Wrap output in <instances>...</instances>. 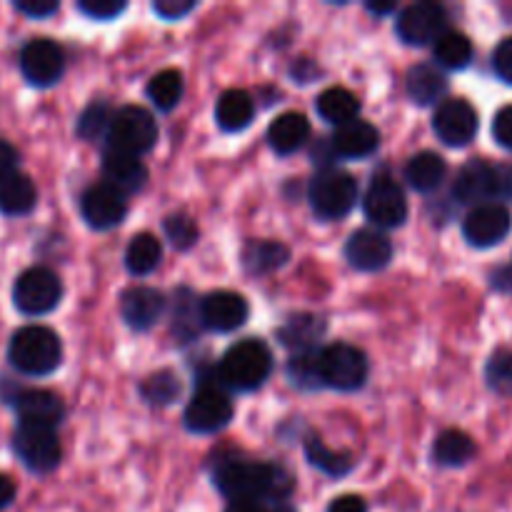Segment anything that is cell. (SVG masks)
<instances>
[{
    "label": "cell",
    "mask_w": 512,
    "mask_h": 512,
    "mask_svg": "<svg viewBox=\"0 0 512 512\" xmlns=\"http://www.w3.org/2000/svg\"><path fill=\"white\" fill-rule=\"evenodd\" d=\"M433 130L450 148H463L478 135V113L468 100H443L435 110Z\"/></svg>",
    "instance_id": "cell-13"
},
{
    "label": "cell",
    "mask_w": 512,
    "mask_h": 512,
    "mask_svg": "<svg viewBox=\"0 0 512 512\" xmlns=\"http://www.w3.org/2000/svg\"><path fill=\"white\" fill-rule=\"evenodd\" d=\"M328 512H368V505H365V500L358 498V495H343V498L330 503Z\"/></svg>",
    "instance_id": "cell-48"
},
{
    "label": "cell",
    "mask_w": 512,
    "mask_h": 512,
    "mask_svg": "<svg viewBox=\"0 0 512 512\" xmlns=\"http://www.w3.org/2000/svg\"><path fill=\"white\" fill-rule=\"evenodd\" d=\"M38 190L33 180L23 173H13L10 178L0 180V213L5 215H28L35 208Z\"/></svg>",
    "instance_id": "cell-28"
},
{
    "label": "cell",
    "mask_w": 512,
    "mask_h": 512,
    "mask_svg": "<svg viewBox=\"0 0 512 512\" xmlns=\"http://www.w3.org/2000/svg\"><path fill=\"white\" fill-rule=\"evenodd\" d=\"M213 480L230 500H278L283 503L293 490L288 470L270 463H248L238 458H220L215 463Z\"/></svg>",
    "instance_id": "cell-1"
},
{
    "label": "cell",
    "mask_w": 512,
    "mask_h": 512,
    "mask_svg": "<svg viewBox=\"0 0 512 512\" xmlns=\"http://www.w3.org/2000/svg\"><path fill=\"white\" fill-rule=\"evenodd\" d=\"M305 453H308L310 463H313L315 468L333 475V478H340V475L353 470V458H350L348 453H343V450H330L328 445L320 438H315V435H310V438L305 440Z\"/></svg>",
    "instance_id": "cell-35"
},
{
    "label": "cell",
    "mask_w": 512,
    "mask_h": 512,
    "mask_svg": "<svg viewBox=\"0 0 512 512\" xmlns=\"http://www.w3.org/2000/svg\"><path fill=\"white\" fill-rule=\"evenodd\" d=\"M485 378L488 385L500 395H512V353L510 350H498L493 358L488 360L485 368Z\"/></svg>",
    "instance_id": "cell-40"
},
{
    "label": "cell",
    "mask_w": 512,
    "mask_h": 512,
    "mask_svg": "<svg viewBox=\"0 0 512 512\" xmlns=\"http://www.w3.org/2000/svg\"><path fill=\"white\" fill-rule=\"evenodd\" d=\"M453 193L460 203L475 205V208L485 205L490 198H500L498 168L485 160H470L460 168Z\"/></svg>",
    "instance_id": "cell-17"
},
{
    "label": "cell",
    "mask_w": 512,
    "mask_h": 512,
    "mask_svg": "<svg viewBox=\"0 0 512 512\" xmlns=\"http://www.w3.org/2000/svg\"><path fill=\"white\" fill-rule=\"evenodd\" d=\"M103 175L105 183L113 185L123 195H130L143 190L145 180H148V168H145L138 155L108 148L103 155Z\"/></svg>",
    "instance_id": "cell-21"
},
{
    "label": "cell",
    "mask_w": 512,
    "mask_h": 512,
    "mask_svg": "<svg viewBox=\"0 0 512 512\" xmlns=\"http://www.w3.org/2000/svg\"><path fill=\"white\" fill-rule=\"evenodd\" d=\"M110 148L123 150L130 155H143L158 140V123L153 115L140 105H125L113 115V123L108 130Z\"/></svg>",
    "instance_id": "cell-6"
},
{
    "label": "cell",
    "mask_w": 512,
    "mask_h": 512,
    "mask_svg": "<svg viewBox=\"0 0 512 512\" xmlns=\"http://www.w3.org/2000/svg\"><path fill=\"white\" fill-rule=\"evenodd\" d=\"M345 258L355 270L363 273H375L383 270L393 258V245L378 230H358L350 235L348 245H345Z\"/></svg>",
    "instance_id": "cell-19"
},
{
    "label": "cell",
    "mask_w": 512,
    "mask_h": 512,
    "mask_svg": "<svg viewBox=\"0 0 512 512\" xmlns=\"http://www.w3.org/2000/svg\"><path fill=\"white\" fill-rule=\"evenodd\" d=\"M248 300L233 290H215L200 300V323L215 333H233L248 320Z\"/></svg>",
    "instance_id": "cell-16"
},
{
    "label": "cell",
    "mask_w": 512,
    "mask_h": 512,
    "mask_svg": "<svg viewBox=\"0 0 512 512\" xmlns=\"http://www.w3.org/2000/svg\"><path fill=\"white\" fill-rule=\"evenodd\" d=\"M225 512H270L263 500H230Z\"/></svg>",
    "instance_id": "cell-49"
},
{
    "label": "cell",
    "mask_w": 512,
    "mask_h": 512,
    "mask_svg": "<svg viewBox=\"0 0 512 512\" xmlns=\"http://www.w3.org/2000/svg\"><path fill=\"white\" fill-rule=\"evenodd\" d=\"M165 233H168L170 243L180 250H188L190 245L198 240V225L190 215L185 213H175L165 220Z\"/></svg>",
    "instance_id": "cell-41"
},
{
    "label": "cell",
    "mask_w": 512,
    "mask_h": 512,
    "mask_svg": "<svg viewBox=\"0 0 512 512\" xmlns=\"http://www.w3.org/2000/svg\"><path fill=\"white\" fill-rule=\"evenodd\" d=\"M8 360L23 375H50L63 360V345L50 328L28 325L13 335L8 345Z\"/></svg>",
    "instance_id": "cell-2"
},
{
    "label": "cell",
    "mask_w": 512,
    "mask_h": 512,
    "mask_svg": "<svg viewBox=\"0 0 512 512\" xmlns=\"http://www.w3.org/2000/svg\"><path fill=\"white\" fill-rule=\"evenodd\" d=\"M15 10H20L28 18H48V15L58 13V3L55 0H18Z\"/></svg>",
    "instance_id": "cell-46"
},
{
    "label": "cell",
    "mask_w": 512,
    "mask_h": 512,
    "mask_svg": "<svg viewBox=\"0 0 512 512\" xmlns=\"http://www.w3.org/2000/svg\"><path fill=\"white\" fill-rule=\"evenodd\" d=\"M63 298V283L48 268H30L20 273L13 285V303L25 315H45L58 308Z\"/></svg>",
    "instance_id": "cell-7"
},
{
    "label": "cell",
    "mask_w": 512,
    "mask_h": 512,
    "mask_svg": "<svg viewBox=\"0 0 512 512\" xmlns=\"http://www.w3.org/2000/svg\"><path fill=\"white\" fill-rule=\"evenodd\" d=\"M493 70L500 80L512 85V38H505L493 53Z\"/></svg>",
    "instance_id": "cell-43"
},
{
    "label": "cell",
    "mask_w": 512,
    "mask_h": 512,
    "mask_svg": "<svg viewBox=\"0 0 512 512\" xmlns=\"http://www.w3.org/2000/svg\"><path fill=\"white\" fill-rule=\"evenodd\" d=\"M280 340L288 348L305 353V350H313V345L318 343V338L323 335V323L313 315H295L288 323L280 328Z\"/></svg>",
    "instance_id": "cell-32"
},
{
    "label": "cell",
    "mask_w": 512,
    "mask_h": 512,
    "mask_svg": "<svg viewBox=\"0 0 512 512\" xmlns=\"http://www.w3.org/2000/svg\"><path fill=\"white\" fill-rule=\"evenodd\" d=\"M18 153H15V148L10 143H5V140H0V180L10 178L13 173H18Z\"/></svg>",
    "instance_id": "cell-47"
},
{
    "label": "cell",
    "mask_w": 512,
    "mask_h": 512,
    "mask_svg": "<svg viewBox=\"0 0 512 512\" xmlns=\"http://www.w3.org/2000/svg\"><path fill=\"white\" fill-rule=\"evenodd\" d=\"M448 13H445L443 5L438 3H413L400 13L398 30L400 40L408 45H428L438 43L448 30Z\"/></svg>",
    "instance_id": "cell-10"
},
{
    "label": "cell",
    "mask_w": 512,
    "mask_h": 512,
    "mask_svg": "<svg viewBox=\"0 0 512 512\" xmlns=\"http://www.w3.org/2000/svg\"><path fill=\"white\" fill-rule=\"evenodd\" d=\"M475 455V443L463 430H445L433 443V460L443 468H460Z\"/></svg>",
    "instance_id": "cell-30"
},
{
    "label": "cell",
    "mask_w": 512,
    "mask_h": 512,
    "mask_svg": "<svg viewBox=\"0 0 512 512\" xmlns=\"http://www.w3.org/2000/svg\"><path fill=\"white\" fill-rule=\"evenodd\" d=\"M160 255H163L160 240L150 233H140L125 250V265L133 275H148L160 265Z\"/></svg>",
    "instance_id": "cell-31"
},
{
    "label": "cell",
    "mask_w": 512,
    "mask_h": 512,
    "mask_svg": "<svg viewBox=\"0 0 512 512\" xmlns=\"http://www.w3.org/2000/svg\"><path fill=\"white\" fill-rule=\"evenodd\" d=\"M405 90H408L413 103L433 105L438 103V100L445 95V90H448V80H445V73L438 68V65L420 63L408 70Z\"/></svg>",
    "instance_id": "cell-24"
},
{
    "label": "cell",
    "mask_w": 512,
    "mask_h": 512,
    "mask_svg": "<svg viewBox=\"0 0 512 512\" xmlns=\"http://www.w3.org/2000/svg\"><path fill=\"white\" fill-rule=\"evenodd\" d=\"M365 8H368L370 13H373V15H385V13H393V10H395V5H393V3H385V5H375V3H368V5H365Z\"/></svg>",
    "instance_id": "cell-51"
},
{
    "label": "cell",
    "mask_w": 512,
    "mask_h": 512,
    "mask_svg": "<svg viewBox=\"0 0 512 512\" xmlns=\"http://www.w3.org/2000/svg\"><path fill=\"white\" fill-rule=\"evenodd\" d=\"M20 70L23 78L35 88H48L63 78L65 55L58 43L48 38H35L20 50Z\"/></svg>",
    "instance_id": "cell-12"
},
{
    "label": "cell",
    "mask_w": 512,
    "mask_h": 512,
    "mask_svg": "<svg viewBox=\"0 0 512 512\" xmlns=\"http://www.w3.org/2000/svg\"><path fill=\"white\" fill-rule=\"evenodd\" d=\"M113 110H110L108 103H103V100H95V103H90L88 108L80 113L78 118V135L83 140H95L100 138L103 133H108L110 130V123H113Z\"/></svg>",
    "instance_id": "cell-38"
},
{
    "label": "cell",
    "mask_w": 512,
    "mask_h": 512,
    "mask_svg": "<svg viewBox=\"0 0 512 512\" xmlns=\"http://www.w3.org/2000/svg\"><path fill=\"white\" fill-rule=\"evenodd\" d=\"M318 373L325 388L353 393L368 380V360L355 345L335 343L318 353Z\"/></svg>",
    "instance_id": "cell-5"
},
{
    "label": "cell",
    "mask_w": 512,
    "mask_h": 512,
    "mask_svg": "<svg viewBox=\"0 0 512 512\" xmlns=\"http://www.w3.org/2000/svg\"><path fill=\"white\" fill-rule=\"evenodd\" d=\"M435 60H438V65H443L448 70L468 68L470 60H473V43L468 40V35L448 30L435 43Z\"/></svg>",
    "instance_id": "cell-34"
},
{
    "label": "cell",
    "mask_w": 512,
    "mask_h": 512,
    "mask_svg": "<svg viewBox=\"0 0 512 512\" xmlns=\"http://www.w3.org/2000/svg\"><path fill=\"white\" fill-rule=\"evenodd\" d=\"M13 450L25 468L40 475L58 468L63 455L55 430L38 428V425H18L13 435Z\"/></svg>",
    "instance_id": "cell-8"
},
{
    "label": "cell",
    "mask_w": 512,
    "mask_h": 512,
    "mask_svg": "<svg viewBox=\"0 0 512 512\" xmlns=\"http://www.w3.org/2000/svg\"><path fill=\"white\" fill-rule=\"evenodd\" d=\"M363 210L378 228H400L408 218V200L393 178H375L365 193Z\"/></svg>",
    "instance_id": "cell-11"
},
{
    "label": "cell",
    "mask_w": 512,
    "mask_h": 512,
    "mask_svg": "<svg viewBox=\"0 0 512 512\" xmlns=\"http://www.w3.org/2000/svg\"><path fill=\"white\" fill-rule=\"evenodd\" d=\"M165 310V298L160 290L148 285H133L120 295V315L133 330H148L160 320Z\"/></svg>",
    "instance_id": "cell-20"
},
{
    "label": "cell",
    "mask_w": 512,
    "mask_h": 512,
    "mask_svg": "<svg viewBox=\"0 0 512 512\" xmlns=\"http://www.w3.org/2000/svg\"><path fill=\"white\" fill-rule=\"evenodd\" d=\"M78 10L93 20H113L125 10L123 0H80Z\"/></svg>",
    "instance_id": "cell-42"
},
{
    "label": "cell",
    "mask_w": 512,
    "mask_h": 512,
    "mask_svg": "<svg viewBox=\"0 0 512 512\" xmlns=\"http://www.w3.org/2000/svg\"><path fill=\"white\" fill-rule=\"evenodd\" d=\"M510 228V210L500 203H485L470 210L463 223V235L475 248H493L500 240H505Z\"/></svg>",
    "instance_id": "cell-15"
},
{
    "label": "cell",
    "mask_w": 512,
    "mask_h": 512,
    "mask_svg": "<svg viewBox=\"0 0 512 512\" xmlns=\"http://www.w3.org/2000/svg\"><path fill=\"white\" fill-rule=\"evenodd\" d=\"M310 123L303 113H283L268 130L270 148L278 155H293L308 143Z\"/></svg>",
    "instance_id": "cell-23"
},
{
    "label": "cell",
    "mask_w": 512,
    "mask_h": 512,
    "mask_svg": "<svg viewBox=\"0 0 512 512\" xmlns=\"http://www.w3.org/2000/svg\"><path fill=\"white\" fill-rule=\"evenodd\" d=\"M200 323V305L190 295V290H178L175 293V308H173V333L178 340H190L198 330Z\"/></svg>",
    "instance_id": "cell-36"
},
{
    "label": "cell",
    "mask_w": 512,
    "mask_h": 512,
    "mask_svg": "<svg viewBox=\"0 0 512 512\" xmlns=\"http://www.w3.org/2000/svg\"><path fill=\"white\" fill-rule=\"evenodd\" d=\"M155 13L163 20H180L195 10V0H158L153 5Z\"/></svg>",
    "instance_id": "cell-44"
},
{
    "label": "cell",
    "mask_w": 512,
    "mask_h": 512,
    "mask_svg": "<svg viewBox=\"0 0 512 512\" xmlns=\"http://www.w3.org/2000/svg\"><path fill=\"white\" fill-rule=\"evenodd\" d=\"M270 370H273V353L268 345L263 340L248 338L225 353V358L220 360L218 378L225 388L250 393L268 380Z\"/></svg>",
    "instance_id": "cell-3"
},
{
    "label": "cell",
    "mask_w": 512,
    "mask_h": 512,
    "mask_svg": "<svg viewBox=\"0 0 512 512\" xmlns=\"http://www.w3.org/2000/svg\"><path fill=\"white\" fill-rule=\"evenodd\" d=\"M20 425H38V428L55 430L65 418V405L50 390H20L10 398Z\"/></svg>",
    "instance_id": "cell-18"
},
{
    "label": "cell",
    "mask_w": 512,
    "mask_h": 512,
    "mask_svg": "<svg viewBox=\"0 0 512 512\" xmlns=\"http://www.w3.org/2000/svg\"><path fill=\"white\" fill-rule=\"evenodd\" d=\"M318 353L320 350H305V353L293 355L288 365L290 380L300 388H323L320 383V373H318Z\"/></svg>",
    "instance_id": "cell-39"
},
{
    "label": "cell",
    "mask_w": 512,
    "mask_h": 512,
    "mask_svg": "<svg viewBox=\"0 0 512 512\" xmlns=\"http://www.w3.org/2000/svg\"><path fill=\"white\" fill-rule=\"evenodd\" d=\"M445 175H448V165L433 150H423V153L413 155L408 160V165H405V180L418 193H433V190H438L443 185Z\"/></svg>",
    "instance_id": "cell-25"
},
{
    "label": "cell",
    "mask_w": 512,
    "mask_h": 512,
    "mask_svg": "<svg viewBox=\"0 0 512 512\" xmlns=\"http://www.w3.org/2000/svg\"><path fill=\"white\" fill-rule=\"evenodd\" d=\"M290 260V250L275 240H250L243 248V268L248 275H268L283 268Z\"/></svg>",
    "instance_id": "cell-27"
},
{
    "label": "cell",
    "mask_w": 512,
    "mask_h": 512,
    "mask_svg": "<svg viewBox=\"0 0 512 512\" xmlns=\"http://www.w3.org/2000/svg\"><path fill=\"white\" fill-rule=\"evenodd\" d=\"M80 213L93 230H110L123 223L128 203L120 190L108 183H95L80 198Z\"/></svg>",
    "instance_id": "cell-14"
},
{
    "label": "cell",
    "mask_w": 512,
    "mask_h": 512,
    "mask_svg": "<svg viewBox=\"0 0 512 512\" xmlns=\"http://www.w3.org/2000/svg\"><path fill=\"white\" fill-rule=\"evenodd\" d=\"M183 418L185 428H188L190 433H218V430H223L225 425L233 420V403H230V398L220 388H215V385H203V388L190 398Z\"/></svg>",
    "instance_id": "cell-9"
},
{
    "label": "cell",
    "mask_w": 512,
    "mask_h": 512,
    "mask_svg": "<svg viewBox=\"0 0 512 512\" xmlns=\"http://www.w3.org/2000/svg\"><path fill=\"white\" fill-rule=\"evenodd\" d=\"M183 90L185 83L180 70L168 68L160 70V73H155L153 78H150L148 98L153 100V105L158 110H173L175 105L180 103V98H183Z\"/></svg>",
    "instance_id": "cell-33"
},
{
    "label": "cell",
    "mask_w": 512,
    "mask_h": 512,
    "mask_svg": "<svg viewBox=\"0 0 512 512\" xmlns=\"http://www.w3.org/2000/svg\"><path fill=\"white\" fill-rule=\"evenodd\" d=\"M15 500V483L8 478V475L0 473V510L8 508Z\"/></svg>",
    "instance_id": "cell-50"
},
{
    "label": "cell",
    "mask_w": 512,
    "mask_h": 512,
    "mask_svg": "<svg viewBox=\"0 0 512 512\" xmlns=\"http://www.w3.org/2000/svg\"><path fill=\"white\" fill-rule=\"evenodd\" d=\"M493 135L503 148L512 150V105H505L503 110H498L493 120Z\"/></svg>",
    "instance_id": "cell-45"
},
{
    "label": "cell",
    "mask_w": 512,
    "mask_h": 512,
    "mask_svg": "<svg viewBox=\"0 0 512 512\" xmlns=\"http://www.w3.org/2000/svg\"><path fill=\"white\" fill-rule=\"evenodd\" d=\"M330 145H333L338 158L360 160L368 158V155H373L375 150H378L380 135L378 130L370 123H365V120H350V123L340 125V128L335 130V135L330 138Z\"/></svg>",
    "instance_id": "cell-22"
},
{
    "label": "cell",
    "mask_w": 512,
    "mask_h": 512,
    "mask_svg": "<svg viewBox=\"0 0 512 512\" xmlns=\"http://www.w3.org/2000/svg\"><path fill=\"white\" fill-rule=\"evenodd\" d=\"M310 208L318 218L338 220L345 218L358 203V183L350 173L335 168H325L310 180L308 188Z\"/></svg>",
    "instance_id": "cell-4"
},
{
    "label": "cell",
    "mask_w": 512,
    "mask_h": 512,
    "mask_svg": "<svg viewBox=\"0 0 512 512\" xmlns=\"http://www.w3.org/2000/svg\"><path fill=\"white\" fill-rule=\"evenodd\" d=\"M180 390H183V385H180L178 375L170 373V370H158V373H153L143 385H140V395H143L150 405L175 403Z\"/></svg>",
    "instance_id": "cell-37"
},
{
    "label": "cell",
    "mask_w": 512,
    "mask_h": 512,
    "mask_svg": "<svg viewBox=\"0 0 512 512\" xmlns=\"http://www.w3.org/2000/svg\"><path fill=\"white\" fill-rule=\"evenodd\" d=\"M253 115V98H250V93L238 88L225 90L218 100V108H215V120H218V125L225 133H238V130L248 128L253 123Z\"/></svg>",
    "instance_id": "cell-26"
},
{
    "label": "cell",
    "mask_w": 512,
    "mask_h": 512,
    "mask_svg": "<svg viewBox=\"0 0 512 512\" xmlns=\"http://www.w3.org/2000/svg\"><path fill=\"white\" fill-rule=\"evenodd\" d=\"M315 110H318V115L325 123H333L340 128V125L350 123V120H358L360 100L348 88H328L318 95Z\"/></svg>",
    "instance_id": "cell-29"
}]
</instances>
